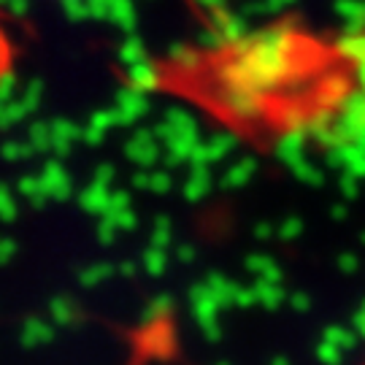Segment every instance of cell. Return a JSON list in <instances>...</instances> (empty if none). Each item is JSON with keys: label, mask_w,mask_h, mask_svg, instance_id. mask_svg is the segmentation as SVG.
I'll return each mask as SVG.
<instances>
[{"label": "cell", "mask_w": 365, "mask_h": 365, "mask_svg": "<svg viewBox=\"0 0 365 365\" xmlns=\"http://www.w3.org/2000/svg\"><path fill=\"white\" fill-rule=\"evenodd\" d=\"M363 365H365V363H363Z\"/></svg>", "instance_id": "obj_1"}]
</instances>
